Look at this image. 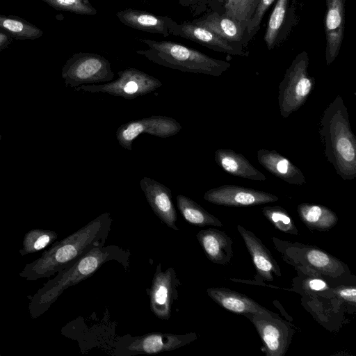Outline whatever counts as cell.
<instances>
[{"label":"cell","instance_id":"cell-1","mask_svg":"<svg viewBox=\"0 0 356 356\" xmlns=\"http://www.w3.org/2000/svg\"><path fill=\"white\" fill-rule=\"evenodd\" d=\"M319 134L325 146L324 154L337 175L345 181L355 179L356 139L341 96H337L324 111Z\"/></svg>","mask_w":356,"mask_h":356},{"label":"cell","instance_id":"cell-2","mask_svg":"<svg viewBox=\"0 0 356 356\" xmlns=\"http://www.w3.org/2000/svg\"><path fill=\"white\" fill-rule=\"evenodd\" d=\"M147 49H139L136 54L158 65L181 72L220 76L231 66L230 63L209 56L202 52L176 42L157 41L140 38Z\"/></svg>","mask_w":356,"mask_h":356},{"label":"cell","instance_id":"cell-3","mask_svg":"<svg viewBox=\"0 0 356 356\" xmlns=\"http://www.w3.org/2000/svg\"><path fill=\"white\" fill-rule=\"evenodd\" d=\"M308 66V54L303 51L294 58L279 85L278 105L284 118L304 104L314 87V79L309 74Z\"/></svg>","mask_w":356,"mask_h":356},{"label":"cell","instance_id":"cell-4","mask_svg":"<svg viewBox=\"0 0 356 356\" xmlns=\"http://www.w3.org/2000/svg\"><path fill=\"white\" fill-rule=\"evenodd\" d=\"M108 59L100 54L79 52L73 54L62 68L66 86L76 88L88 83H107L114 78Z\"/></svg>","mask_w":356,"mask_h":356},{"label":"cell","instance_id":"cell-5","mask_svg":"<svg viewBox=\"0 0 356 356\" xmlns=\"http://www.w3.org/2000/svg\"><path fill=\"white\" fill-rule=\"evenodd\" d=\"M118 77L103 84L81 85L75 91L103 92L132 99L154 91L162 86L160 80L138 69L127 67L118 72Z\"/></svg>","mask_w":356,"mask_h":356},{"label":"cell","instance_id":"cell-6","mask_svg":"<svg viewBox=\"0 0 356 356\" xmlns=\"http://www.w3.org/2000/svg\"><path fill=\"white\" fill-rule=\"evenodd\" d=\"M195 333L177 334L152 332L139 337L124 336L115 344V355L156 354L174 350L197 339Z\"/></svg>","mask_w":356,"mask_h":356},{"label":"cell","instance_id":"cell-7","mask_svg":"<svg viewBox=\"0 0 356 356\" xmlns=\"http://www.w3.org/2000/svg\"><path fill=\"white\" fill-rule=\"evenodd\" d=\"M181 128L180 123L172 118L152 115L120 125L116 131V138L124 149L131 151L134 140L141 134L165 138L177 134Z\"/></svg>","mask_w":356,"mask_h":356},{"label":"cell","instance_id":"cell-8","mask_svg":"<svg viewBox=\"0 0 356 356\" xmlns=\"http://www.w3.org/2000/svg\"><path fill=\"white\" fill-rule=\"evenodd\" d=\"M181 285V282L172 267L163 271L161 264L156 266L148 290L150 309L156 317L161 320L170 318L172 307L178 298V287Z\"/></svg>","mask_w":356,"mask_h":356},{"label":"cell","instance_id":"cell-9","mask_svg":"<svg viewBox=\"0 0 356 356\" xmlns=\"http://www.w3.org/2000/svg\"><path fill=\"white\" fill-rule=\"evenodd\" d=\"M254 325L263 343L261 350L267 356L285 355L292 337L288 324L280 318L271 316L246 314Z\"/></svg>","mask_w":356,"mask_h":356},{"label":"cell","instance_id":"cell-10","mask_svg":"<svg viewBox=\"0 0 356 356\" xmlns=\"http://www.w3.org/2000/svg\"><path fill=\"white\" fill-rule=\"evenodd\" d=\"M203 198L212 204L228 207H248L276 202L278 197L269 193L236 185L211 188Z\"/></svg>","mask_w":356,"mask_h":356},{"label":"cell","instance_id":"cell-11","mask_svg":"<svg viewBox=\"0 0 356 356\" xmlns=\"http://www.w3.org/2000/svg\"><path fill=\"white\" fill-rule=\"evenodd\" d=\"M140 186L155 215L168 227L179 231L176 225L177 215L172 202L171 190L147 177L140 181Z\"/></svg>","mask_w":356,"mask_h":356},{"label":"cell","instance_id":"cell-12","mask_svg":"<svg viewBox=\"0 0 356 356\" xmlns=\"http://www.w3.org/2000/svg\"><path fill=\"white\" fill-rule=\"evenodd\" d=\"M172 35L197 42L216 51L232 56L247 55L242 45L227 42L211 31L196 24L193 21H185L177 24Z\"/></svg>","mask_w":356,"mask_h":356},{"label":"cell","instance_id":"cell-13","mask_svg":"<svg viewBox=\"0 0 356 356\" xmlns=\"http://www.w3.org/2000/svg\"><path fill=\"white\" fill-rule=\"evenodd\" d=\"M346 0H326L324 20L325 60L330 65L339 55L344 35Z\"/></svg>","mask_w":356,"mask_h":356},{"label":"cell","instance_id":"cell-14","mask_svg":"<svg viewBox=\"0 0 356 356\" xmlns=\"http://www.w3.org/2000/svg\"><path fill=\"white\" fill-rule=\"evenodd\" d=\"M115 15L121 23L130 28L164 37L172 35L178 24L169 16L134 8L119 10Z\"/></svg>","mask_w":356,"mask_h":356},{"label":"cell","instance_id":"cell-15","mask_svg":"<svg viewBox=\"0 0 356 356\" xmlns=\"http://www.w3.org/2000/svg\"><path fill=\"white\" fill-rule=\"evenodd\" d=\"M207 295L220 307L225 309L239 314H254L271 316L280 318L279 316L248 296L225 287H212L207 290Z\"/></svg>","mask_w":356,"mask_h":356},{"label":"cell","instance_id":"cell-16","mask_svg":"<svg viewBox=\"0 0 356 356\" xmlns=\"http://www.w3.org/2000/svg\"><path fill=\"white\" fill-rule=\"evenodd\" d=\"M197 25L211 31L227 42L246 47L251 40L248 31L236 19L211 10L202 17L192 20Z\"/></svg>","mask_w":356,"mask_h":356},{"label":"cell","instance_id":"cell-17","mask_svg":"<svg viewBox=\"0 0 356 356\" xmlns=\"http://www.w3.org/2000/svg\"><path fill=\"white\" fill-rule=\"evenodd\" d=\"M294 17L291 0H276L264 34V41L268 50H273L285 40L294 22Z\"/></svg>","mask_w":356,"mask_h":356},{"label":"cell","instance_id":"cell-18","mask_svg":"<svg viewBox=\"0 0 356 356\" xmlns=\"http://www.w3.org/2000/svg\"><path fill=\"white\" fill-rule=\"evenodd\" d=\"M237 229L245 242L258 275L267 281L273 280V273L280 277L282 274L279 265L261 241L241 225H237Z\"/></svg>","mask_w":356,"mask_h":356},{"label":"cell","instance_id":"cell-19","mask_svg":"<svg viewBox=\"0 0 356 356\" xmlns=\"http://www.w3.org/2000/svg\"><path fill=\"white\" fill-rule=\"evenodd\" d=\"M196 237L211 262L222 265L229 263L233 256V241L225 232L209 228L199 231Z\"/></svg>","mask_w":356,"mask_h":356},{"label":"cell","instance_id":"cell-20","mask_svg":"<svg viewBox=\"0 0 356 356\" xmlns=\"http://www.w3.org/2000/svg\"><path fill=\"white\" fill-rule=\"evenodd\" d=\"M259 163L268 172L283 181L295 185H302L306 179L302 172L287 158L275 150L261 149L257 151Z\"/></svg>","mask_w":356,"mask_h":356},{"label":"cell","instance_id":"cell-21","mask_svg":"<svg viewBox=\"0 0 356 356\" xmlns=\"http://www.w3.org/2000/svg\"><path fill=\"white\" fill-rule=\"evenodd\" d=\"M214 159L218 165L232 175L253 181L266 180V177L255 168L243 155L232 149H217Z\"/></svg>","mask_w":356,"mask_h":356},{"label":"cell","instance_id":"cell-22","mask_svg":"<svg viewBox=\"0 0 356 356\" xmlns=\"http://www.w3.org/2000/svg\"><path fill=\"white\" fill-rule=\"evenodd\" d=\"M297 211L300 220L312 230L327 231L338 222L336 213L323 205L302 203Z\"/></svg>","mask_w":356,"mask_h":356},{"label":"cell","instance_id":"cell-23","mask_svg":"<svg viewBox=\"0 0 356 356\" xmlns=\"http://www.w3.org/2000/svg\"><path fill=\"white\" fill-rule=\"evenodd\" d=\"M260 0H212L208 5L210 10L230 17L247 29Z\"/></svg>","mask_w":356,"mask_h":356},{"label":"cell","instance_id":"cell-24","mask_svg":"<svg viewBox=\"0 0 356 356\" xmlns=\"http://www.w3.org/2000/svg\"><path fill=\"white\" fill-rule=\"evenodd\" d=\"M176 200L179 211L188 223L197 227L222 226V222L218 218L209 213L191 198L178 195Z\"/></svg>","mask_w":356,"mask_h":356},{"label":"cell","instance_id":"cell-25","mask_svg":"<svg viewBox=\"0 0 356 356\" xmlns=\"http://www.w3.org/2000/svg\"><path fill=\"white\" fill-rule=\"evenodd\" d=\"M0 29L18 40H34L43 34L39 28L17 16L0 14Z\"/></svg>","mask_w":356,"mask_h":356},{"label":"cell","instance_id":"cell-26","mask_svg":"<svg viewBox=\"0 0 356 356\" xmlns=\"http://www.w3.org/2000/svg\"><path fill=\"white\" fill-rule=\"evenodd\" d=\"M303 257L308 265L318 272L331 276L339 272V261L324 250L309 247L304 250Z\"/></svg>","mask_w":356,"mask_h":356},{"label":"cell","instance_id":"cell-27","mask_svg":"<svg viewBox=\"0 0 356 356\" xmlns=\"http://www.w3.org/2000/svg\"><path fill=\"white\" fill-rule=\"evenodd\" d=\"M261 211L276 229L284 233L298 234L294 221L284 208L280 206H268L262 208Z\"/></svg>","mask_w":356,"mask_h":356},{"label":"cell","instance_id":"cell-28","mask_svg":"<svg viewBox=\"0 0 356 356\" xmlns=\"http://www.w3.org/2000/svg\"><path fill=\"white\" fill-rule=\"evenodd\" d=\"M51 7L79 15H95L97 9L89 0H41Z\"/></svg>","mask_w":356,"mask_h":356},{"label":"cell","instance_id":"cell-29","mask_svg":"<svg viewBox=\"0 0 356 356\" xmlns=\"http://www.w3.org/2000/svg\"><path fill=\"white\" fill-rule=\"evenodd\" d=\"M275 1L276 0L259 1L247 27L248 33L251 40L259 31L260 24L266 12Z\"/></svg>","mask_w":356,"mask_h":356},{"label":"cell","instance_id":"cell-30","mask_svg":"<svg viewBox=\"0 0 356 356\" xmlns=\"http://www.w3.org/2000/svg\"><path fill=\"white\" fill-rule=\"evenodd\" d=\"M212 0H179V4L184 7H188L198 15L208 6Z\"/></svg>","mask_w":356,"mask_h":356},{"label":"cell","instance_id":"cell-31","mask_svg":"<svg viewBox=\"0 0 356 356\" xmlns=\"http://www.w3.org/2000/svg\"><path fill=\"white\" fill-rule=\"evenodd\" d=\"M337 295L350 303L356 302V288L354 286H343L337 290Z\"/></svg>","mask_w":356,"mask_h":356},{"label":"cell","instance_id":"cell-32","mask_svg":"<svg viewBox=\"0 0 356 356\" xmlns=\"http://www.w3.org/2000/svg\"><path fill=\"white\" fill-rule=\"evenodd\" d=\"M307 285L310 289L316 291H321L327 288L326 282L321 279H312L309 280Z\"/></svg>","mask_w":356,"mask_h":356},{"label":"cell","instance_id":"cell-33","mask_svg":"<svg viewBox=\"0 0 356 356\" xmlns=\"http://www.w3.org/2000/svg\"><path fill=\"white\" fill-rule=\"evenodd\" d=\"M13 38L5 31H0V51L6 48Z\"/></svg>","mask_w":356,"mask_h":356},{"label":"cell","instance_id":"cell-34","mask_svg":"<svg viewBox=\"0 0 356 356\" xmlns=\"http://www.w3.org/2000/svg\"><path fill=\"white\" fill-rule=\"evenodd\" d=\"M50 238L48 235H42L34 243V248L35 250H40L43 248L49 242Z\"/></svg>","mask_w":356,"mask_h":356},{"label":"cell","instance_id":"cell-35","mask_svg":"<svg viewBox=\"0 0 356 356\" xmlns=\"http://www.w3.org/2000/svg\"><path fill=\"white\" fill-rule=\"evenodd\" d=\"M1 135L0 134V140H1Z\"/></svg>","mask_w":356,"mask_h":356}]
</instances>
